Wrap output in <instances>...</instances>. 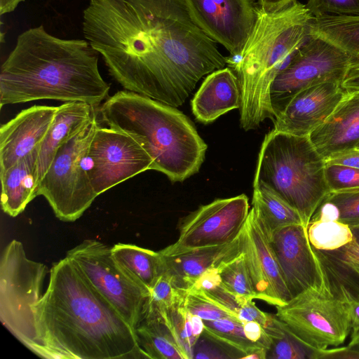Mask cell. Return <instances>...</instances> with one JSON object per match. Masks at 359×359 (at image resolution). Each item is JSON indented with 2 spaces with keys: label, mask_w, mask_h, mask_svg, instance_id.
I'll return each mask as SVG.
<instances>
[{
  "label": "cell",
  "mask_w": 359,
  "mask_h": 359,
  "mask_svg": "<svg viewBox=\"0 0 359 359\" xmlns=\"http://www.w3.org/2000/svg\"><path fill=\"white\" fill-rule=\"evenodd\" d=\"M241 252V233L234 241L225 245L200 248L175 255L160 254L163 272L170 276L177 288L187 291L208 270L219 267Z\"/></svg>",
  "instance_id": "cell-20"
},
{
  "label": "cell",
  "mask_w": 359,
  "mask_h": 359,
  "mask_svg": "<svg viewBox=\"0 0 359 359\" xmlns=\"http://www.w3.org/2000/svg\"><path fill=\"white\" fill-rule=\"evenodd\" d=\"M322 358L359 359V351L348 346L341 348H327L322 350H312L311 359Z\"/></svg>",
  "instance_id": "cell-42"
},
{
  "label": "cell",
  "mask_w": 359,
  "mask_h": 359,
  "mask_svg": "<svg viewBox=\"0 0 359 359\" xmlns=\"http://www.w3.org/2000/svg\"><path fill=\"white\" fill-rule=\"evenodd\" d=\"M219 274L224 287L245 300L256 299L252 281L241 252L219 267Z\"/></svg>",
  "instance_id": "cell-32"
},
{
  "label": "cell",
  "mask_w": 359,
  "mask_h": 359,
  "mask_svg": "<svg viewBox=\"0 0 359 359\" xmlns=\"http://www.w3.org/2000/svg\"><path fill=\"white\" fill-rule=\"evenodd\" d=\"M48 359L148 358L134 329L67 257L54 263L32 306Z\"/></svg>",
  "instance_id": "cell-2"
},
{
  "label": "cell",
  "mask_w": 359,
  "mask_h": 359,
  "mask_svg": "<svg viewBox=\"0 0 359 359\" xmlns=\"http://www.w3.org/2000/svg\"><path fill=\"white\" fill-rule=\"evenodd\" d=\"M186 294V290L177 288L170 276L163 272L149 290L144 314L162 316L169 308L183 302Z\"/></svg>",
  "instance_id": "cell-33"
},
{
  "label": "cell",
  "mask_w": 359,
  "mask_h": 359,
  "mask_svg": "<svg viewBox=\"0 0 359 359\" xmlns=\"http://www.w3.org/2000/svg\"><path fill=\"white\" fill-rule=\"evenodd\" d=\"M82 32L125 90L174 107L227 64L184 0H88Z\"/></svg>",
  "instance_id": "cell-1"
},
{
  "label": "cell",
  "mask_w": 359,
  "mask_h": 359,
  "mask_svg": "<svg viewBox=\"0 0 359 359\" xmlns=\"http://www.w3.org/2000/svg\"><path fill=\"white\" fill-rule=\"evenodd\" d=\"M339 297L344 300L348 306L351 328L348 346L353 347L359 342V299L344 294Z\"/></svg>",
  "instance_id": "cell-41"
},
{
  "label": "cell",
  "mask_w": 359,
  "mask_h": 359,
  "mask_svg": "<svg viewBox=\"0 0 359 359\" xmlns=\"http://www.w3.org/2000/svg\"><path fill=\"white\" fill-rule=\"evenodd\" d=\"M353 348L359 351V342L357 344H355L354 346H353Z\"/></svg>",
  "instance_id": "cell-48"
},
{
  "label": "cell",
  "mask_w": 359,
  "mask_h": 359,
  "mask_svg": "<svg viewBox=\"0 0 359 359\" xmlns=\"http://www.w3.org/2000/svg\"><path fill=\"white\" fill-rule=\"evenodd\" d=\"M269 241L292 297L309 287L331 289L304 225L278 229Z\"/></svg>",
  "instance_id": "cell-15"
},
{
  "label": "cell",
  "mask_w": 359,
  "mask_h": 359,
  "mask_svg": "<svg viewBox=\"0 0 359 359\" xmlns=\"http://www.w3.org/2000/svg\"><path fill=\"white\" fill-rule=\"evenodd\" d=\"M241 102L238 77L228 67L205 77L191 100V109L198 121L209 123L232 109H239Z\"/></svg>",
  "instance_id": "cell-21"
},
{
  "label": "cell",
  "mask_w": 359,
  "mask_h": 359,
  "mask_svg": "<svg viewBox=\"0 0 359 359\" xmlns=\"http://www.w3.org/2000/svg\"><path fill=\"white\" fill-rule=\"evenodd\" d=\"M39 148L0 172L1 204L11 217L22 212L37 195L36 167Z\"/></svg>",
  "instance_id": "cell-23"
},
{
  "label": "cell",
  "mask_w": 359,
  "mask_h": 359,
  "mask_svg": "<svg viewBox=\"0 0 359 359\" xmlns=\"http://www.w3.org/2000/svg\"><path fill=\"white\" fill-rule=\"evenodd\" d=\"M139 344L151 359H185L161 316L146 313L135 329Z\"/></svg>",
  "instance_id": "cell-28"
},
{
  "label": "cell",
  "mask_w": 359,
  "mask_h": 359,
  "mask_svg": "<svg viewBox=\"0 0 359 359\" xmlns=\"http://www.w3.org/2000/svg\"><path fill=\"white\" fill-rule=\"evenodd\" d=\"M58 107L34 105L19 112L0 128V172L40 147Z\"/></svg>",
  "instance_id": "cell-18"
},
{
  "label": "cell",
  "mask_w": 359,
  "mask_h": 359,
  "mask_svg": "<svg viewBox=\"0 0 359 359\" xmlns=\"http://www.w3.org/2000/svg\"><path fill=\"white\" fill-rule=\"evenodd\" d=\"M111 250L112 257L121 269L136 284L148 291L163 273V262L159 252L124 243H117Z\"/></svg>",
  "instance_id": "cell-25"
},
{
  "label": "cell",
  "mask_w": 359,
  "mask_h": 359,
  "mask_svg": "<svg viewBox=\"0 0 359 359\" xmlns=\"http://www.w3.org/2000/svg\"><path fill=\"white\" fill-rule=\"evenodd\" d=\"M204 325L203 334L235 353L238 358H266L267 350L248 339L243 323L236 318L204 320Z\"/></svg>",
  "instance_id": "cell-29"
},
{
  "label": "cell",
  "mask_w": 359,
  "mask_h": 359,
  "mask_svg": "<svg viewBox=\"0 0 359 359\" xmlns=\"http://www.w3.org/2000/svg\"><path fill=\"white\" fill-rule=\"evenodd\" d=\"M284 327L283 335L272 339L271 344L266 351V358L311 359L312 349L296 338L285 325Z\"/></svg>",
  "instance_id": "cell-34"
},
{
  "label": "cell",
  "mask_w": 359,
  "mask_h": 359,
  "mask_svg": "<svg viewBox=\"0 0 359 359\" xmlns=\"http://www.w3.org/2000/svg\"><path fill=\"white\" fill-rule=\"evenodd\" d=\"M48 267L29 259L22 243L11 241L0 262V320L24 346L44 358L32 306L43 295Z\"/></svg>",
  "instance_id": "cell-7"
},
{
  "label": "cell",
  "mask_w": 359,
  "mask_h": 359,
  "mask_svg": "<svg viewBox=\"0 0 359 359\" xmlns=\"http://www.w3.org/2000/svg\"><path fill=\"white\" fill-rule=\"evenodd\" d=\"M250 210L245 194L218 198L201 205L182 219L177 240L159 252L175 255L230 243L241 235Z\"/></svg>",
  "instance_id": "cell-12"
},
{
  "label": "cell",
  "mask_w": 359,
  "mask_h": 359,
  "mask_svg": "<svg viewBox=\"0 0 359 359\" xmlns=\"http://www.w3.org/2000/svg\"><path fill=\"white\" fill-rule=\"evenodd\" d=\"M353 240L334 250L314 248L328 278L332 292L359 299V229H352Z\"/></svg>",
  "instance_id": "cell-24"
},
{
  "label": "cell",
  "mask_w": 359,
  "mask_h": 359,
  "mask_svg": "<svg viewBox=\"0 0 359 359\" xmlns=\"http://www.w3.org/2000/svg\"><path fill=\"white\" fill-rule=\"evenodd\" d=\"M242 253L256 299L277 306L292 297L285 283L269 238L250 209L241 232Z\"/></svg>",
  "instance_id": "cell-16"
},
{
  "label": "cell",
  "mask_w": 359,
  "mask_h": 359,
  "mask_svg": "<svg viewBox=\"0 0 359 359\" xmlns=\"http://www.w3.org/2000/svg\"><path fill=\"white\" fill-rule=\"evenodd\" d=\"M325 161L309 136L272 130L265 135L253 184L261 183L294 208L307 228L330 194Z\"/></svg>",
  "instance_id": "cell-6"
},
{
  "label": "cell",
  "mask_w": 359,
  "mask_h": 359,
  "mask_svg": "<svg viewBox=\"0 0 359 359\" xmlns=\"http://www.w3.org/2000/svg\"><path fill=\"white\" fill-rule=\"evenodd\" d=\"M276 307V317L312 350L339 346L350 334L348 304L331 289L309 287Z\"/></svg>",
  "instance_id": "cell-9"
},
{
  "label": "cell",
  "mask_w": 359,
  "mask_h": 359,
  "mask_svg": "<svg viewBox=\"0 0 359 359\" xmlns=\"http://www.w3.org/2000/svg\"><path fill=\"white\" fill-rule=\"evenodd\" d=\"M325 177L330 193L359 190L358 168L325 163Z\"/></svg>",
  "instance_id": "cell-35"
},
{
  "label": "cell",
  "mask_w": 359,
  "mask_h": 359,
  "mask_svg": "<svg viewBox=\"0 0 359 359\" xmlns=\"http://www.w3.org/2000/svg\"><path fill=\"white\" fill-rule=\"evenodd\" d=\"M97 114L57 150L37 189L63 222L80 218L97 196L88 175L87 151L98 126Z\"/></svg>",
  "instance_id": "cell-8"
},
{
  "label": "cell",
  "mask_w": 359,
  "mask_h": 359,
  "mask_svg": "<svg viewBox=\"0 0 359 359\" xmlns=\"http://www.w3.org/2000/svg\"><path fill=\"white\" fill-rule=\"evenodd\" d=\"M197 26L231 57H239L256 25L259 7L253 0H184Z\"/></svg>",
  "instance_id": "cell-14"
},
{
  "label": "cell",
  "mask_w": 359,
  "mask_h": 359,
  "mask_svg": "<svg viewBox=\"0 0 359 359\" xmlns=\"http://www.w3.org/2000/svg\"><path fill=\"white\" fill-rule=\"evenodd\" d=\"M297 1V0H258L257 4L264 12L273 13L283 10Z\"/></svg>",
  "instance_id": "cell-44"
},
{
  "label": "cell",
  "mask_w": 359,
  "mask_h": 359,
  "mask_svg": "<svg viewBox=\"0 0 359 359\" xmlns=\"http://www.w3.org/2000/svg\"><path fill=\"white\" fill-rule=\"evenodd\" d=\"M251 209L269 239L278 229L294 224L304 225L294 208L261 183L253 184Z\"/></svg>",
  "instance_id": "cell-27"
},
{
  "label": "cell",
  "mask_w": 359,
  "mask_h": 359,
  "mask_svg": "<svg viewBox=\"0 0 359 359\" xmlns=\"http://www.w3.org/2000/svg\"><path fill=\"white\" fill-rule=\"evenodd\" d=\"M196 291H198L205 295L209 299L230 313L236 318L241 306L245 302L248 301L237 297L229 292L224 287L222 283L208 290Z\"/></svg>",
  "instance_id": "cell-39"
},
{
  "label": "cell",
  "mask_w": 359,
  "mask_h": 359,
  "mask_svg": "<svg viewBox=\"0 0 359 359\" xmlns=\"http://www.w3.org/2000/svg\"><path fill=\"white\" fill-rule=\"evenodd\" d=\"M307 234L311 245L320 250L339 249L353 238L352 229L339 220H313L307 227Z\"/></svg>",
  "instance_id": "cell-30"
},
{
  "label": "cell",
  "mask_w": 359,
  "mask_h": 359,
  "mask_svg": "<svg viewBox=\"0 0 359 359\" xmlns=\"http://www.w3.org/2000/svg\"><path fill=\"white\" fill-rule=\"evenodd\" d=\"M346 91L332 114L309 136L325 160L356 148L359 142V90Z\"/></svg>",
  "instance_id": "cell-19"
},
{
  "label": "cell",
  "mask_w": 359,
  "mask_h": 359,
  "mask_svg": "<svg viewBox=\"0 0 359 359\" xmlns=\"http://www.w3.org/2000/svg\"><path fill=\"white\" fill-rule=\"evenodd\" d=\"M310 32L328 40L346 53L349 58L346 76L359 72V15L313 18Z\"/></svg>",
  "instance_id": "cell-26"
},
{
  "label": "cell",
  "mask_w": 359,
  "mask_h": 359,
  "mask_svg": "<svg viewBox=\"0 0 359 359\" xmlns=\"http://www.w3.org/2000/svg\"><path fill=\"white\" fill-rule=\"evenodd\" d=\"M237 319L242 322L256 321L264 329L273 325L276 319L273 316L261 311L252 299L245 302L241 307L237 314Z\"/></svg>",
  "instance_id": "cell-40"
},
{
  "label": "cell",
  "mask_w": 359,
  "mask_h": 359,
  "mask_svg": "<svg viewBox=\"0 0 359 359\" xmlns=\"http://www.w3.org/2000/svg\"><path fill=\"white\" fill-rule=\"evenodd\" d=\"M153 161L129 135L97 127L87 151L88 175L97 196L151 170Z\"/></svg>",
  "instance_id": "cell-13"
},
{
  "label": "cell",
  "mask_w": 359,
  "mask_h": 359,
  "mask_svg": "<svg viewBox=\"0 0 359 359\" xmlns=\"http://www.w3.org/2000/svg\"><path fill=\"white\" fill-rule=\"evenodd\" d=\"M341 86L346 90H359V72L346 76Z\"/></svg>",
  "instance_id": "cell-47"
},
{
  "label": "cell",
  "mask_w": 359,
  "mask_h": 359,
  "mask_svg": "<svg viewBox=\"0 0 359 359\" xmlns=\"http://www.w3.org/2000/svg\"><path fill=\"white\" fill-rule=\"evenodd\" d=\"M326 164H339L359 169V149L355 148L325 160Z\"/></svg>",
  "instance_id": "cell-43"
},
{
  "label": "cell",
  "mask_w": 359,
  "mask_h": 359,
  "mask_svg": "<svg viewBox=\"0 0 359 359\" xmlns=\"http://www.w3.org/2000/svg\"><path fill=\"white\" fill-rule=\"evenodd\" d=\"M99 112L109 128L135 139L151 158V170L171 182H182L198 172L207 145L177 107L123 90L108 97Z\"/></svg>",
  "instance_id": "cell-4"
},
{
  "label": "cell",
  "mask_w": 359,
  "mask_h": 359,
  "mask_svg": "<svg viewBox=\"0 0 359 359\" xmlns=\"http://www.w3.org/2000/svg\"><path fill=\"white\" fill-rule=\"evenodd\" d=\"M349 69V58L340 48L310 33L291 63L271 84L269 96L275 117L301 90L325 82L342 83Z\"/></svg>",
  "instance_id": "cell-11"
},
{
  "label": "cell",
  "mask_w": 359,
  "mask_h": 359,
  "mask_svg": "<svg viewBox=\"0 0 359 359\" xmlns=\"http://www.w3.org/2000/svg\"><path fill=\"white\" fill-rule=\"evenodd\" d=\"M306 6L314 18L359 15V0H308Z\"/></svg>",
  "instance_id": "cell-38"
},
{
  "label": "cell",
  "mask_w": 359,
  "mask_h": 359,
  "mask_svg": "<svg viewBox=\"0 0 359 359\" xmlns=\"http://www.w3.org/2000/svg\"><path fill=\"white\" fill-rule=\"evenodd\" d=\"M23 1L25 0H0V15H3L14 11Z\"/></svg>",
  "instance_id": "cell-46"
},
{
  "label": "cell",
  "mask_w": 359,
  "mask_h": 359,
  "mask_svg": "<svg viewBox=\"0 0 359 359\" xmlns=\"http://www.w3.org/2000/svg\"><path fill=\"white\" fill-rule=\"evenodd\" d=\"M184 302L169 308L161 316L171 331L185 359L194 358L198 339L194 335L191 325V313Z\"/></svg>",
  "instance_id": "cell-31"
},
{
  "label": "cell",
  "mask_w": 359,
  "mask_h": 359,
  "mask_svg": "<svg viewBox=\"0 0 359 359\" xmlns=\"http://www.w3.org/2000/svg\"><path fill=\"white\" fill-rule=\"evenodd\" d=\"M99 55L86 39L58 38L43 25L26 29L1 66V107L39 100L97 107L110 89Z\"/></svg>",
  "instance_id": "cell-3"
},
{
  "label": "cell",
  "mask_w": 359,
  "mask_h": 359,
  "mask_svg": "<svg viewBox=\"0 0 359 359\" xmlns=\"http://www.w3.org/2000/svg\"><path fill=\"white\" fill-rule=\"evenodd\" d=\"M313 16L306 4L296 1L273 13L259 8L252 34L242 54L227 57L241 90L240 123L245 130L274 120L269 89L276 76L291 63L310 35Z\"/></svg>",
  "instance_id": "cell-5"
},
{
  "label": "cell",
  "mask_w": 359,
  "mask_h": 359,
  "mask_svg": "<svg viewBox=\"0 0 359 359\" xmlns=\"http://www.w3.org/2000/svg\"><path fill=\"white\" fill-rule=\"evenodd\" d=\"M183 304L191 315L198 316L205 321L234 317L205 295L194 290L187 291Z\"/></svg>",
  "instance_id": "cell-36"
},
{
  "label": "cell",
  "mask_w": 359,
  "mask_h": 359,
  "mask_svg": "<svg viewBox=\"0 0 359 359\" xmlns=\"http://www.w3.org/2000/svg\"><path fill=\"white\" fill-rule=\"evenodd\" d=\"M356 148L359 149V142H358V145H357Z\"/></svg>",
  "instance_id": "cell-49"
},
{
  "label": "cell",
  "mask_w": 359,
  "mask_h": 359,
  "mask_svg": "<svg viewBox=\"0 0 359 359\" xmlns=\"http://www.w3.org/2000/svg\"><path fill=\"white\" fill-rule=\"evenodd\" d=\"M324 201L337 207L339 214V221L348 224L353 229H359V190L332 192Z\"/></svg>",
  "instance_id": "cell-37"
},
{
  "label": "cell",
  "mask_w": 359,
  "mask_h": 359,
  "mask_svg": "<svg viewBox=\"0 0 359 359\" xmlns=\"http://www.w3.org/2000/svg\"><path fill=\"white\" fill-rule=\"evenodd\" d=\"M66 257L89 285L136 329L146 312L149 291L121 269L111 248L97 240L87 239L68 250Z\"/></svg>",
  "instance_id": "cell-10"
},
{
  "label": "cell",
  "mask_w": 359,
  "mask_h": 359,
  "mask_svg": "<svg viewBox=\"0 0 359 359\" xmlns=\"http://www.w3.org/2000/svg\"><path fill=\"white\" fill-rule=\"evenodd\" d=\"M191 325L194 335L198 339L204 331V320L198 316L191 314Z\"/></svg>",
  "instance_id": "cell-45"
},
{
  "label": "cell",
  "mask_w": 359,
  "mask_h": 359,
  "mask_svg": "<svg viewBox=\"0 0 359 359\" xmlns=\"http://www.w3.org/2000/svg\"><path fill=\"white\" fill-rule=\"evenodd\" d=\"M96 107L82 102H67L58 106L54 121L41 143L38 155L39 186L57 150L81 132L96 115Z\"/></svg>",
  "instance_id": "cell-22"
},
{
  "label": "cell",
  "mask_w": 359,
  "mask_h": 359,
  "mask_svg": "<svg viewBox=\"0 0 359 359\" xmlns=\"http://www.w3.org/2000/svg\"><path fill=\"white\" fill-rule=\"evenodd\" d=\"M346 93L337 82L321 83L301 90L275 117L273 130L309 136L332 114Z\"/></svg>",
  "instance_id": "cell-17"
}]
</instances>
